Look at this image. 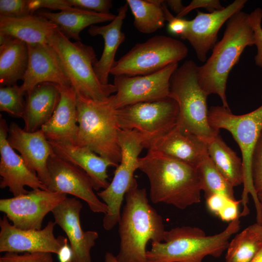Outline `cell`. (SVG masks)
I'll return each instance as SVG.
<instances>
[{"mask_svg": "<svg viewBox=\"0 0 262 262\" xmlns=\"http://www.w3.org/2000/svg\"><path fill=\"white\" fill-rule=\"evenodd\" d=\"M78 133L77 145L108 159L116 167L121 160V130L111 96L102 101L77 94Z\"/></svg>", "mask_w": 262, "mask_h": 262, "instance_id": "obj_5", "label": "cell"}, {"mask_svg": "<svg viewBox=\"0 0 262 262\" xmlns=\"http://www.w3.org/2000/svg\"><path fill=\"white\" fill-rule=\"evenodd\" d=\"M36 14L54 24L60 32L68 39L80 41V33L88 26L108 21L116 17L112 14H101L75 8L74 10L57 13L39 11Z\"/></svg>", "mask_w": 262, "mask_h": 262, "instance_id": "obj_28", "label": "cell"}, {"mask_svg": "<svg viewBox=\"0 0 262 262\" xmlns=\"http://www.w3.org/2000/svg\"><path fill=\"white\" fill-rule=\"evenodd\" d=\"M139 160V169L149 180L152 203L184 210L200 202L202 190L196 167L150 149Z\"/></svg>", "mask_w": 262, "mask_h": 262, "instance_id": "obj_1", "label": "cell"}, {"mask_svg": "<svg viewBox=\"0 0 262 262\" xmlns=\"http://www.w3.org/2000/svg\"><path fill=\"white\" fill-rule=\"evenodd\" d=\"M258 198L259 200V202L262 207V191L260 192L257 194Z\"/></svg>", "mask_w": 262, "mask_h": 262, "instance_id": "obj_48", "label": "cell"}, {"mask_svg": "<svg viewBox=\"0 0 262 262\" xmlns=\"http://www.w3.org/2000/svg\"><path fill=\"white\" fill-rule=\"evenodd\" d=\"M178 114V104L170 97L136 103L116 110L120 129L140 133L147 140V148L150 142L177 125Z\"/></svg>", "mask_w": 262, "mask_h": 262, "instance_id": "obj_11", "label": "cell"}, {"mask_svg": "<svg viewBox=\"0 0 262 262\" xmlns=\"http://www.w3.org/2000/svg\"><path fill=\"white\" fill-rule=\"evenodd\" d=\"M49 143L56 155L78 166L86 173L94 190H103L108 186L110 183L108 181L107 169L110 166L116 167L110 160L85 147L67 143Z\"/></svg>", "mask_w": 262, "mask_h": 262, "instance_id": "obj_23", "label": "cell"}, {"mask_svg": "<svg viewBox=\"0 0 262 262\" xmlns=\"http://www.w3.org/2000/svg\"><path fill=\"white\" fill-rule=\"evenodd\" d=\"M196 168L201 190L204 192L205 197L211 195L220 194L235 199L234 187L218 171L208 155Z\"/></svg>", "mask_w": 262, "mask_h": 262, "instance_id": "obj_32", "label": "cell"}, {"mask_svg": "<svg viewBox=\"0 0 262 262\" xmlns=\"http://www.w3.org/2000/svg\"><path fill=\"white\" fill-rule=\"evenodd\" d=\"M67 195L48 189H35L28 193L0 199V211L17 228L40 229L46 215Z\"/></svg>", "mask_w": 262, "mask_h": 262, "instance_id": "obj_12", "label": "cell"}, {"mask_svg": "<svg viewBox=\"0 0 262 262\" xmlns=\"http://www.w3.org/2000/svg\"><path fill=\"white\" fill-rule=\"evenodd\" d=\"M29 59L22 84L20 86L25 94L43 82H51L61 86H70L59 56L48 44H27Z\"/></svg>", "mask_w": 262, "mask_h": 262, "instance_id": "obj_19", "label": "cell"}, {"mask_svg": "<svg viewBox=\"0 0 262 262\" xmlns=\"http://www.w3.org/2000/svg\"><path fill=\"white\" fill-rule=\"evenodd\" d=\"M262 248V235L258 223L238 233L227 248L226 262H249Z\"/></svg>", "mask_w": 262, "mask_h": 262, "instance_id": "obj_30", "label": "cell"}, {"mask_svg": "<svg viewBox=\"0 0 262 262\" xmlns=\"http://www.w3.org/2000/svg\"><path fill=\"white\" fill-rule=\"evenodd\" d=\"M47 166L48 190L80 198L94 213H107L108 206L95 193L91 180L84 171L54 153L49 157Z\"/></svg>", "mask_w": 262, "mask_h": 262, "instance_id": "obj_14", "label": "cell"}, {"mask_svg": "<svg viewBox=\"0 0 262 262\" xmlns=\"http://www.w3.org/2000/svg\"><path fill=\"white\" fill-rule=\"evenodd\" d=\"M203 8L209 13L222 10V6L219 0H193L188 5L184 6L182 11L176 15L178 17L182 18L193 10Z\"/></svg>", "mask_w": 262, "mask_h": 262, "instance_id": "obj_41", "label": "cell"}, {"mask_svg": "<svg viewBox=\"0 0 262 262\" xmlns=\"http://www.w3.org/2000/svg\"><path fill=\"white\" fill-rule=\"evenodd\" d=\"M56 224L49 221L40 229H22L11 224L4 214L0 220V252L24 253L46 252L57 254L66 238H56Z\"/></svg>", "mask_w": 262, "mask_h": 262, "instance_id": "obj_15", "label": "cell"}, {"mask_svg": "<svg viewBox=\"0 0 262 262\" xmlns=\"http://www.w3.org/2000/svg\"><path fill=\"white\" fill-rule=\"evenodd\" d=\"M0 262H53V259L50 252H6L0 257Z\"/></svg>", "mask_w": 262, "mask_h": 262, "instance_id": "obj_36", "label": "cell"}, {"mask_svg": "<svg viewBox=\"0 0 262 262\" xmlns=\"http://www.w3.org/2000/svg\"><path fill=\"white\" fill-rule=\"evenodd\" d=\"M7 140L20 154L26 165L35 172L47 187L49 182L48 161L54 153L52 147L40 129L28 132L14 122L9 126Z\"/></svg>", "mask_w": 262, "mask_h": 262, "instance_id": "obj_20", "label": "cell"}, {"mask_svg": "<svg viewBox=\"0 0 262 262\" xmlns=\"http://www.w3.org/2000/svg\"><path fill=\"white\" fill-rule=\"evenodd\" d=\"M249 15V19L253 32L254 45L257 48L255 56L256 65L262 68V10L257 8Z\"/></svg>", "mask_w": 262, "mask_h": 262, "instance_id": "obj_35", "label": "cell"}, {"mask_svg": "<svg viewBox=\"0 0 262 262\" xmlns=\"http://www.w3.org/2000/svg\"><path fill=\"white\" fill-rule=\"evenodd\" d=\"M207 151L216 168L233 187L243 183L242 160L227 145L219 134L207 144Z\"/></svg>", "mask_w": 262, "mask_h": 262, "instance_id": "obj_29", "label": "cell"}, {"mask_svg": "<svg viewBox=\"0 0 262 262\" xmlns=\"http://www.w3.org/2000/svg\"><path fill=\"white\" fill-rule=\"evenodd\" d=\"M57 255L59 262H71L73 253L70 246L68 245L67 239Z\"/></svg>", "mask_w": 262, "mask_h": 262, "instance_id": "obj_44", "label": "cell"}, {"mask_svg": "<svg viewBox=\"0 0 262 262\" xmlns=\"http://www.w3.org/2000/svg\"><path fill=\"white\" fill-rule=\"evenodd\" d=\"M28 59V48L26 43L0 33V87L15 85L18 81H23Z\"/></svg>", "mask_w": 262, "mask_h": 262, "instance_id": "obj_27", "label": "cell"}, {"mask_svg": "<svg viewBox=\"0 0 262 262\" xmlns=\"http://www.w3.org/2000/svg\"><path fill=\"white\" fill-rule=\"evenodd\" d=\"M205 198L206 205L209 210L217 216L229 199L230 198L220 194L211 195Z\"/></svg>", "mask_w": 262, "mask_h": 262, "instance_id": "obj_43", "label": "cell"}, {"mask_svg": "<svg viewBox=\"0 0 262 262\" xmlns=\"http://www.w3.org/2000/svg\"><path fill=\"white\" fill-rule=\"evenodd\" d=\"M72 7L98 13L109 14L113 6L111 0H66Z\"/></svg>", "mask_w": 262, "mask_h": 262, "instance_id": "obj_39", "label": "cell"}, {"mask_svg": "<svg viewBox=\"0 0 262 262\" xmlns=\"http://www.w3.org/2000/svg\"><path fill=\"white\" fill-rule=\"evenodd\" d=\"M198 66L194 61L189 60L177 67L170 78L169 97L178 105L177 125L208 144L219 131L213 130L209 122L208 96L199 83Z\"/></svg>", "mask_w": 262, "mask_h": 262, "instance_id": "obj_7", "label": "cell"}, {"mask_svg": "<svg viewBox=\"0 0 262 262\" xmlns=\"http://www.w3.org/2000/svg\"><path fill=\"white\" fill-rule=\"evenodd\" d=\"M33 14L29 0H0V16L17 17Z\"/></svg>", "mask_w": 262, "mask_h": 262, "instance_id": "obj_34", "label": "cell"}, {"mask_svg": "<svg viewBox=\"0 0 262 262\" xmlns=\"http://www.w3.org/2000/svg\"><path fill=\"white\" fill-rule=\"evenodd\" d=\"M246 2L235 0L222 10L211 13L197 11L195 17L190 20L188 31L182 39L189 42L200 61H206L208 52L217 43L221 27L234 14L242 11Z\"/></svg>", "mask_w": 262, "mask_h": 262, "instance_id": "obj_18", "label": "cell"}, {"mask_svg": "<svg viewBox=\"0 0 262 262\" xmlns=\"http://www.w3.org/2000/svg\"><path fill=\"white\" fill-rule=\"evenodd\" d=\"M103 262H118L116 256L110 252H107L104 256Z\"/></svg>", "mask_w": 262, "mask_h": 262, "instance_id": "obj_46", "label": "cell"}, {"mask_svg": "<svg viewBox=\"0 0 262 262\" xmlns=\"http://www.w3.org/2000/svg\"><path fill=\"white\" fill-rule=\"evenodd\" d=\"M253 45L249 15L240 11L228 20L222 38L216 43L205 64L198 66L199 83L207 96L217 95L222 105L229 108L226 94L229 73L245 48Z\"/></svg>", "mask_w": 262, "mask_h": 262, "instance_id": "obj_3", "label": "cell"}, {"mask_svg": "<svg viewBox=\"0 0 262 262\" xmlns=\"http://www.w3.org/2000/svg\"><path fill=\"white\" fill-rule=\"evenodd\" d=\"M161 7L165 21L168 22L167 27L168 32L173 35L180 36L182 39L188 31L190 20L174 16L169 11L164 0H163Z\"/></svg>", "mask_w": 262, "mask_h": 262, "instance_id": "obj_38", "label": "cell"}, {"mask_svg": "<svg viewBox=\"0 0 262 262\" xmlns=\"http://www.w3.org/2000/svg\"><path fill=\"white\" fill-rule=\"evenodd\" d=\"M57 28L51 21L37 14L17 17L0 16V33L27 44H48L49 37Z\"/></svg>", "mask_w": 262, "mask_h": 262, "instance_id": "obj_26", "label": "cell"}, {"mask_svg": "<svg viewBox=\"0 0 262 262\" xmlns=\"http://www.w3.org/2000/svg\"><path fill=\"white\" fill-rule=\"evenodd\" d=\"M8 128L6 121L0 117V188H8L14 196L28 193L25 186L33 190L47 189L37 174L28 167L22 157L9 145L7 140Z\"/></svg>", "mask_w": 262, "mask_h": 262, "instance_id": "obj_16", "label": "cell"}, {"mask_svg": "<svg viewBox=\"0 0 262 262\" xmlns=\"http://www.w3.org/2000/svg\"><path fill=\"white\" fill-rule=\"evenodd\" d=\"M118 222V262H147L148 241L162 242L165 230L162 217L149 204L145 188L134 183L125 196Z\"/></svg>", "mask_w": 262, "mask_h": 262, "instance_id": "obj_2", "label": "cell"}, {"mask_svg": "<svg viewBox=\"0 0 262 262\" xmlns=\"http://www.w3.org/2000/svg\"><path fill=\"white\" fill-rule=\"evenodd\" d=\"M249 262H262V248Z\"/></svg>", "mask_w": 262, "mask_h": 262, "instance_id": "obj_47", "label": "cell"}, {"mask_svg": "<svg viewBox=\"0 0 262 262\" xmlns=\"http://www.w3.org/2000/svg\"><path fill=\"white\" fill-rule=\"evenodd\" d=\"M251 173L253 186L258 194L262 191V131L253 153Z\"/></svg>", "mask_w": 262, "mask_h": 262, "instance_id": "obj_37", "label": "cell"}, {"mask_svg": "<svg viewBox=\"0 0 262 262\" xmlns=\"http://www.w3.org/2000/svg\"><path fill=\"white\" fill-rule=\"evenodd\" d=\"M128 7L126 2L120 7L115 18L110 23L103 26H91L88 31L91 36L100 35L104 39V46L102 55L94 67L97 78L103 84L109 83V75L115 62V54L125 39L124 33L121 32V27Z\"/></svg>", "mask_w": 262, "mask_h": 262, "instance_id": "obj_25", "label": "cell"}, {"mask_svg": "<svg viewBox=\"0 0 262 262\" xmlns=\"http://www.w3.org/2000/svg\"><path fill=\"white\" fill-rule=\"evenodd\" d=\"M26 95L23 129L34 132L40 130L52 115L60 99V86L51 82L41 83Z\"/></svg>", "mask_w": 262, "mask_h": 262, "instance_id": "obj_24", "label": "cell"}, {"mask_svg": "<svg viewBox=\"0 0 262 262\" xmlns=\"http://www.w3.org/2000/svg\"><path fill=\"white\" fill-rule=\"evenodd\" d=\"M178 67V63H174L148 75L114 76V84L116 92L111 95L114 107L118 109L136 103L169 97L170 78Z\"/></svg>", "mask_w": 262, "mask_h": 262, "instance_id": "obj_13", "label": "cell"}, {"mask_svg": "<svg viewBox=\"0 0 262 262\" xmlns=\"http://www.w3.org/2000/svg\"><path fill=\"white\" fill-rule=\"evenodd\" d=\"M147 148L195 167L208 155L207 143L177 125L150 142Z\"/></svg>", "mask_w": 262, "mask_h": 262, "instance_id": "obj_21", "label": "cell"}, {"mask_svg": "<svg viewBox=\"0 0 262 262\" xmlns=\"http://www.w3.org/2000/svg\"><path fill=\"white\" fill-rule=\"evenodd\" d=\"M211 127L219 131L224 129L230 132L237 143L242 153L243 165V190L241 199L243 208L241 217L249 213L248 196H252L256 212V219L262 220V207L258 198L252 181L251 162L253 153L262 131V105L246 114L236 115L229 108L211 106L209 109Z\"/></svg>", "mask_w": 262, "mask_h": 262, "instance_id": "obj_6", "label": "cell"}, {"mask_svg": "<svg viewBox=\"0 0 262 262\" xmlns=\"http://www.w3.org/2000/svg\"><path fill=\"white\" fill-rule=\"evenodd\" d=\"M60 86L58 105L41 130L49 142L77 145L79 130L77 94L71 86Z\"/></svg>", "mask_w": 262, "mask_h": 262, "instance_id": "obj_22", "label": "cell"}, {"mask_svg": "<svg viewBox=\"0 0 262 262\" xmlns=\"http://www.w3.org/2000/svg\"><path fill=\"white\" fill-rule=\"evenodd\" d=\"M82 202L66 197L51 212L56 225L65 232L73 253L71 262H92L90 252L98 238L95 231H83L80 221Z\"/></svg>", "mask_w": 262, "mask_h": 262, "instance_id": "obj_17", "label": "cell"}, {"mask_svg": "<svg viewBox=\"0 0 262 262\" xmlns=\"http://www.w3.org/2000/svg\"><path fill=\"white\" fill-rule=\"evenodd\" d=\"M25 95L16 84L0 87V111L12 117L22 118L25 108Z\"/></svg>", "mask_w": 262, "mask_h": 262, "instance_id": "obj_33", "label": "cell"}, {"mask_svg": "<svg viewBox=\"0 0 262 262\" xmlns=\"http://www.w3.org/2000/svg\"><path fill=\"white\" fill-rule=\"evenodd\" d=\"M259 229H260V231H261V234L262 235V223H261V224L259 223Z\"/></svg>", "mask_w": 262, "mask_h": 262, "instance_id": "obj_49", "label": "cell"}, {"mask_svg": "<svg viewBox=\"0 0 262 262\" xmlns=\"http://www.w3.org/2000/svg\"><path fill=\"white\" fill-rule=\"evenodd\" d=\"M188 48L181 41L165 35H155L135 44L115 61L110 74L115 76L148 75L184 59Z\"/></svg>", "mask_w": 262, "mask_h": 262, "instance_id": "obj_10", "label": "cell"}, {"mask_svg": "<svg viewBox=\"0 0 262 262\" xmlns=\"http://www.w3.org/2000/svg\"><path fill=\"white\" fill-rule=\"evenodd\" d=\"M118 141L121 154L120 161L111 182L106 188L97 193L108 208L103 219V227L106 230L112 229L120 220L125 194L137 182L134 173L139 168V155L143 148H147L146 138L135 130H120Z\"/></svg>", "mask_w": 262, "mask_h": 262, "instance_id": "obj_9", "label": "cell"}, {"mask_svg": "<svg viewBox=\"0 0 262 262\" xmlns=\"http://www.w3.org/2000/svg\"><path fill=\"white\" fill-rule=\"evenodd\" d=\"M165 2L167 6L176 13L177 15L180 14L185 6L180 0H166Z\"/></svg>", "mask_w": 262, "mask_h": 262, "instance_id": "obj_45", "label": "cell"}, {"mask_svg": "<svg viewBox=\"0 0 262 262\" xmlns=\"http://www.w3.org/2000/svg\"><path fill=\"white\" fill-rule=\"evenodd\" d=\"M241 201L229 198L223 208L219 212L217 216L224 221L231 222L240 217L239 206Z\"/></svg>", "mask_w": 262, "mask_h": 262, "instance_id": "obj_42", "label": "cell"}, {"mask_svg": "<svg viewBox=\"0 0 262 262\" xmlns=\"http://www.w3.org/2000/svg\"><path fill=\"white\" fill-rule=\"evenodd\" d=\"M240 217L221 232L207 236L199 228L182 226L165 230L164 241L151 242L147 262H202L207 256L217 258L227 249L232 235L240 228Z\"/></svg>", "mask_w": 262, "mask_h": 262, "instance_id": "obj_4", "label": "cell"}, {"mask_svg": "<svg viewBox=\"0 0 262 262\" xmlns=\"http://www.w3.org/2000/svg\"><path fill=\"white\" fill-rule=\"evenodd\" d=\"M161 0H127L133 16V24L140 32L149 34L163 28L165 19Z\"/></svg>", "mask_w": 262, "mask_h": 262, "instance_id": "obj_31", "label": "cell"}, {"mask_svg": "<svg viewBox=\"0 0 262 262\" xmlns=\"http://www.w3.org/2000/svg\"><path fill=\"white\" fill-rule=\"evenodd\" d=\"M48 44L57 53L77 94L102 101L116 93L114 84H103L97 78L94 67L98 60L91 46L81 41L71 42L58 28L49 37Z\"/></svg>", "mask_w": 262, "mask_h": 262, "instance_id": "obj_8", "label": "cell"}, {"mask_svg": "<svg viewBox=\"0 0 262 262\" xmlns=\"http://www.w3.org/2000/svg\"><path fill=\"white\" fill-rule=\"evenodd\" d=\"M29 7L33 14L34 12L41 8H48L61 11H71L74 7L70 6L66 0H29Z\"/></svg>", "mask_w": 262, "mask_h": 262, "instance_id": "obj_40", "label": "cell"}]
</instances>
